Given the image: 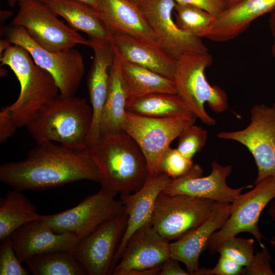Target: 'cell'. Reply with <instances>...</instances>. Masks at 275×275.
I'll return each instance as SVG.
<instances>
[{"mask_svg":"<svg viewBox=\"0 0 275 275\" xmlns=\"http://www.w3.org/2000/svg\"><path fill=\"white\" fill-rule=\"evenodd\" d=\"M19 9L11 25L23 27L40 46L52 52L73 48L77 44L89 46V40L67 26L42 3L21 0Z\"/></svg>","mask_w":275,"mask_h":275,"instance_id":"cell-9","label":"cell"},{"mask_svg":"<svg viewBox=\"0 0 275 275\" xmlns=\"http://www.w3.org/2000/svg\"><path fill=\"white\" fill-rule=\"evenodd\" d=\"M251 122L245 128L217 134L219 139L233 140L244 145L253 155L257 168L255 185L275 176V102L271 106L254 105Z\"/></svg>","mask_w":275,"mask_h":275,"instance_id":"cell-11","label":"cell"},{"mask_svg":"<svg viewBox=\"0 0 275 275\" xmlns=\"http://www.w3.org/2000/svg\"><path fill=\"white\" fill-rule=\"evenodd\" d=\"M261 251L254 254L253 258L246 267H244L242 274L275 275L271 267V255L267 247L264 245Z\"/></svg>","mask_w":275,"mask_h":275,"instance_id":"cell-35","label":"cell"},{"mask_svg":"<svg viewBox=\"0 0 275 275\" xmlns=\"http://www.w3.org/2000/svg\"><path fill=\"white\" fill-rule=\"evenodd\" d=\"M251 191L240 195L232 203L230 214L222 227L209 239L206 249L211 254H216L224 241L242 232L252 234L261 248L264 244L258 221L263 209L275 198V176L269 177L255 185Z\"/></svg>","mask_w":275,"mask_h":275,"instance_id":"cell-12","label":"cell"},{"mask_svg":"<svg viewBox=\"0 0 275 275\" xmlns=\"http://www.w3.org/2000/svg\"><path fill=\"white\" fill-rule=\"evenodd\" d=\"M120 63L128 98L153 93L177 94L173 79L127 61Z\"/></svg>","mask_w":275,"mask_h":275,"instance_id":"cell-26","label":"cell"},{"mask_svg":"<svg viewBox=\"0 0 275 275\" xmlns=\"http://www.w3.org/2000/svg\"><path fill=\"white\" fill-rule=\"evenodd\" d=\"M137 6H139L144 0H129Z\"/></svg>","mask_w":275,"mask_h":275,"instance_id":"cell-47","label":"cell"},{"mask_svg":"<svg viewBox=\"0 0 275 275\" xmlns=\"http://www.w3.org/2000/svg\"><path fill=\"white\" fill-rule=\"evenodd\" d=\"M93 110L84 98L59 93L44 104L26 126L37 143L57 142L78 149L87 148Z\"/></svg>","mask_w":275,"mask_h":275,"instance_id":"cell-3","label":"cell"},{"mask_svg":"<svg viewBox=\"0 0 275 275\" xmlns=\"http://www.w3.org/2000/svg\"><path fill=\"white\" fill-rule=\"evenodd\" d=\"M171 179L169 176L163 173L155 176H148L139 190L131 194L121 195L120 200L124 206V212L127 220L125 231L113 259L111 274L132 235L140 229L151 226L157 198Z\"/></svg>","mask_w":275,"mask_h":275,"instance_id":"cell-17","label":"cell"},{"mask_svg":"<svg viewBox=\"0 0 275 275\" xmlns=\"http://www.w3.org/2000/svg\"><path fill=\"white\" fill-rule=\"evenodd\" d=\"M102 187L117 194L139 190L149 176L147 163L134 140L124 131L105 134L88 146Z\"/></svg>","mask_w":275,"mask_h":275,"instance_id":"cell-2","label":"cell"},{"mask_svg":"<svg viewBox=\"0 0 275 275\" xmlns=\"http://www.w3.org/2000/svg\"><path fill=\"white\" fill-rule=\"evenodd\" d=\"M111 43L114 54L127 61L173 79L176 61L157 44L133 36L114 33Z\"/></svg>","mask_w":275,"mask_h":275,"instance_id":"cell-19","label":"cell"},{"mask_svg":"<svg viewBox=\"0 0 275 275\" xmlns=\"http://www.w3.org/2000/svg\"><path fill=\"white\" fill-rule=\"evenodd\" d=\"M254 240L236 236L223 242L217 248L216 253L231 259L243 267L251 262L254 256Z\"/></svg>","mask_w":275,"mask_h":275,"instance_id":"cell-31","label":"cell"},{"mask_svg":"<svg viewBox=\"0 0 275 275\" xmlns=\"http://www.w3.org/2000/svg\"><path fill=\"white\" fill-rule=\"evenodd\" d=\"M0 61L1 65L11 68L20 86L16 100L5 107L18 128L26 126L41 108L59 94V88L53 77L19 45H10L1 56Z\"/></svg>","mask_w":275,"mask_h":275,"instance_id":"cell-4","label":"cell"},{"mask_svg":"<svg viewBox=\"0 0 275 275\" xmlns=\"http://www.w3.org/2000/svg\"><path fill=\"white\" fill-rule=\"evenodd\" d=\"M268 213L275 224V200L273 201L270 204L268 210ZM270 242L275 249V233L270 240Z\"/></svg>","mask_w":275,"mask_h":275,"instance_id":"cell-40","label":"cell"},{"mask_svg":"<svg viewBox=\"0 0 275 275\" xmlns=\"http://www.w3.org/2000/svg\"><path fill=\"white\" fill-rule=\"evenodd\" d=\"M20 1L21 0H7L8 5L11 7H15L17 3H19ZM36 1H39L41 3H43L45 5H46L51 0H36Z\"/></svg>","mask_w":275,"mask_h":275,"instance_id":"cell-45","label":"cell"},{"mask_svg":"<svg viewBox=\"0 0 275 275\" xmlns=\"http://www.w3.org/2000/svg\"><path fill=\"white\" fill-rule=\"evenodd\" d=\"M244 267L235 261L220 256L217 264L212 268L213 275L242 274Z\"/></svg>","mask_w":275,"mask_h":275,"instance_id":"cell-37","label":"cell"},{"mask_svg":"<svg viewBox=\"0 0 275 275\" xmlns=\"http://www.w3.org/2000/svg\"><path fill=\"white\" fill-rule=\"evenodd\" d=\"M179 261L171 258L163 262L159 275H189L190 273L183 269Z\"/></svg>","mask_w":275,"mask_h":275,"instance_id":"cell-39","label":"cell"},{"mask_svg":"<svg viewBox=\"0 0 275 275\" xmlns=\"http://www.w3.org/2000/svg\"><path fill=\"white\" fill-rule=\"evenodd\" d=\"M7 40L19 45L30 53L35 62L53 78L60 94L74 95L85 73L84 59L79 51L70 49L52 52L40 46L22 26H11L5 30Z\"/></svg>","mask_w":275,"mask_h":275,"instance_id":"cell-10","label":"cell"},{"mask_svg":"<svg viewBox=\"0 0 275 275\" xmlns=\"http://www.w3.org/2000/svg\"><path fill=\"white\" fill-rule=\"evenodd\" d=\"M127 220L124 211L102 225L78 244L73 254L87 274H111L113 259L125 231Z\"/></svg>","mask_w":275,"mask_h":275,"instance_id":"cell-15","label":"cell"},{"mask_svg":"<svg viewBox=\"0 0 275 275\" xmlns=\"http://www.w3.org/2000/svg\"><path fill=\"white\" fill-rule=\"evenodd\" d=\"M175 0H144L139 7L157 36L160 47L177 61L186 54H204L208 49L200 38L180 29L172 18Z\"/></svg>","mask_w":275,"mask_h":275,"instance_id":"cell-13","label":"cell"},{"mask_svg":"<svg viewBox=\"0 0 275 275\" xmlns=\"http://www.w3.org/2000/svg\"><path fill=\"white\" fill-rule=\"evenodd\" d=\"M176 3L188 5L202 9L216 17L226 9L224 0H175Z\"/></svg>","mask_w":275,"mask_h":275,"instance_id":"cell-36","label":"cell"},{"mask_svg":"<svg viewBox=\"0 0 275 275\" xmlns=\"http://www.w3.org/2000/svg\"><path fill=\"white\" fill-rule=\"evenodd\" d=\"M45 5L55 15L64 18L74 29L86 33L89 38L112 43L113 33L100 12L72 0H51Z\"/></svg>","mask_w":275,"mask_h":275,"instance_id":"cell-24","label":"cell"},{"mask_svg":"<svg viewBox=\"0 0 275 275\" xmlns=\"http://www.w3.org/2000/svg\"><path fill=\"white\" fill-rule=\"evenodd\" d=\"M128 98L121 75L120 60L114 54L109 73L106 100L100 120V136L123 130L122 126L126 112Z\"/></svg>","mask_w":275,"mask_h":275,"instance_id":"cell-25","label":"cell"},{"mask_svg":"<svg viewBox=\"0 0 275 275\" xmlns=\"http://www.w3.org/2000/svg\"><path fill=\"white\" fill-rule=\"evenodd\" d=\"M212 61L208 52L184 54L176 61L173 79L177 94L191 113L208 126L215 125L216 121L205 111L206 102L218 114L229 108L226 92L219 86H211L205 77V70L212 65Z\"/></svg>","mask_w":275,"mask_h":275,"instance_id":"cell-5","label":"cell"},{"mask_svg":"<svg viewBox=\"0 0 275 275\" xmlns=\"http://www.w3.org/2000/svg\"><path fill=\"white\" fill-rule=\"evenodd\" d=\"M35 206L21 191L12 189L0 200V240L3 241L22 226L39 219Z\"/></svg>","mask_w":275,"mask_h":275,"instance_id":"cell-27","label":"cell"},{"mask_svg":"<svg viewBox=\"0 0 275 275\" xmlns=\"http://www.w3.org/2000/svg\"><path fill=\"white\" fill-rule=\"evenodd\" d=\"M100 12L114 33H122L159 45V39L140 7L129 0H99Z\"/></svg>","mask_w":275,"mask_h":275,"instance_id":"cell-23","label":"cell"},{"mask_svg":"<svg viewBox=\"0 0 275 275\" xmlns=\"http://www.w3.org/2000/svg\"><path fill=\"white\" fill-rule=\"evenodd\" d=\"M12 12L10 10H1V20L4 21L7 19L12 15Z\"/></svg>","mask_w":275,"mask_h":275,"instance_id":"cell-44","label":"cell"},{"mask_svg":"<svg viewBox=\"0 0 275 275\" xmlns=\"http://www.w3.org/2000/svg\"><path fill=\"white\" fill-rule=\"evenodd\" d=\"M16 255L22 262L42 254L57 251L73 252L80 241L73 234L59 233L40 219L29 223L11 236Z\"/></svg>","mask_w":275,"mask_h":275,"instance_id":"cell-18","label":"cell"},{"mask_svg":"<svg viewBox=\"0 0 275 275\" xmlns=\"http://www.w3.org/2000/svg\"><path fill=\"white\" fill-rule=\"evenodd\" d=\"M271 52L272 55L275 58V40L272 44V48H271Z\"/></svg>","mask_w":275,"mask_h":275,"instance_id":"cell-48","label":"cell"},{"mask_svg":"<svg viewBox=\"0 0 275 275\" xmlns=\"http://www.w3.org/2000/svg\"><path fill=\"white\" fill-rule=\"evenodd\" d=\"M25 263L30 271L35 275L87 274L73 252L57 251L40 254Z\"/></svg>","mask_w":275,"mask_h":275,"instance_id":"cell-29","label":"cell"},{"mask_svg":"<svg viewBox=\"0 0 275 275\" xmlns=\"http://www.w3.org/2000/svg\"><path fill=\"white\" fill-rule=\"evenodd\" d=\"M240 1L241 0H224L226 8L235 5Z\"/></svg>","mask_w":275,"mask_h":275,"instance_id":"cell-46","label":"cell"},{"mask_svg":"<svg viewBox=\"0 0 275 275\" xmlns=\"http://www.w3.org/2000/svg\"><path fill=\"white\" fill-rule=\"evenodd\" d=\"M37 144L23 160L1 165L3 183L21 191L42 190L84 180L100 183L88 148L74 149L52 142Z\"/></svg>","mask_w":275,"mask_h":275,"instance_id":"cell-1","label":"cell"},{"mask_svg":"<svg viewBox=\"0 0 275 275\" xmlns=\"http://www.w3.org/2000/svg\"><path fill=\"white\" fill-rule=\"evenodd\" d=\"M17 128L9 112L3 107L0 112V143L3 144L13 136Z\"/></svg>","mask_w":275,"mask_h":275,"instance_id":"cell-38","label":"cell"},{"mask_svg":"<svg viewBox=\"0 0 275 275\" xmlns=\"http://www.w3.org/2000/svg\"><path fill=\"white\" fill-rule=\"evenodd\" d=\"M75 2L87 5L97 11L100 12V5L99 0H72Z\"/></svg>","mask_w":275,"mask_h":275,"instance_id":"cell-41","label":"cell"},{"mask_svg":"<svg viewBox=\"0 0 275 275\" xmlns=\"http://www.w3.org/2000/svg\"><path fill=\"white\" fill-rule=\"evenodd\" d=\"M126 111L140 116L157 118L195 116L177 94L153 93L129 98Z\"/></svg>","mask_w":275,"mask_h":275,"instance_id":"cell-28","label":"cell"},{"mask_svg":"<svg viewBox=\"0 0 275 275\" xmlns=\"http://www.w3.org/2000/svg\"><path fill=\"white\" fill-rule=\"evenodd\" d=\"M94 51V59L87 77V87L93 110V122L87 139V146L100 136V123L106 100L109 74L108 69L114 60V53L111 43L89 38Z\"/></svg>","mask_w":275,"mask_h":275,"instance_id":"cell-20","label":"cell"},{"mask_svg":"<svg viewBox=\"0 0 275 275\" xmlns=\"http://www.w3.org/2000/svg\"><path fill=\"white\" fill-rule=\"evenodd\" d=\"M11 42L8 40L1 39L0 41V56L2 55L5 50L11 45Z\"/></svg>","mask_w":275,"mask_h":275,"instance_id":"cell-43","label":"cell"},{"mask_svg":"<svg viewBox=\"0 0 275 275\" xmlns=\"http://www.w3.org/2000/svg\"><path fill=\"white\" fill-rule=\"evenodd\" d=\"M171 258L170 243L151 226L135 232L128 240L113 275H159Z\"/></svg>","mask_w":275,"mask_h":275,"instance_id":"cell-14","label":"cell"},{"mask_svg":"<svg viewBox=\"0 0 275 275\" xmlns=\"http://www.w3.org/2000/svg\"><path fill=\"white\" fill-rule=\"evenodd\" d=\"M0 246V275H29L15 251L11 237L2 241Z\"/></svg>","mask_w":275,"mask_h":275,"instance_id":"cell-34","label":"cell"},{"mask_svg":"<svg viewBox=\"0 0 275 275\" xmlns=\"http://www.w3.org/2000/svg\"><path fill=\"white\" fill-rule=\"evenodd\" d=\"M117 194L102 187L76 206L54 214L41 215L40 220L54 231L73 234L81 241L124 211L122 202L116 199Z\"/></svg>","mask_w":275,"mask_h":275,"instance_id":"cell-8","label":"cell"},{"mask_svg":"<svg viewBox=\"0 0 275 275\" xmlns=\"http://www.w3.org/2000/svg\"><path fill=\"white\" fill-rule=\"evenodd\" d=\"M196 116L151 118L126 112L122 130L136 142L146 158L149 176L160 173L162 156L172 141L196 122Z\"/></svg>","mask_w":275,"mask_h":275,"instance_id":"cell-7","label":"cell"},{"mask_svg":"<svg viewBox=\"0 0 275 275\" xmlns=\"http://www.w3.org/2000/svg\"><path fill=\"white\" fill-rule=\"evenodd\" d=\"M274 8L275 0H241L215 17L205 37L216 42L233 39L247 29L253 21Z\"/></svg>","mask_w":275,"mask_h":275,"instance_id":"cell-22","label":"cell"},{"mask_svg":"<svg viewBox=\"0 0 275 275\" xmlns=\"http://www.w3.org/2000/svg\"><path fill=\"white\" fill-rule=\"evenodd\" d=\"M268 24L271 34L275 38V8L270 12Z\"/></svg>","mask_w":275,"mask_h":275,"instance_id":"cell-42","label":"cell"},{"mask_svg":"<svg viewBox=\"0 0 275 275\" xmlns=\"http://www.w3.org/2000/svg\"><path fill=\"white\" fill-rule=\"evenodd\" d=\"M222 203L162 191L155 203L151 226L167 241H176L203 223Z\"/></svg>","mask_w":275,"mask_h":275,"instance_id":"cell-6","label":"cell"},{"mask_svg":"<svg viewBox=\"0 0 275 275\" xmlns=\"http://www.w3.org/2000/svg\"><path fill=\"white\" fill-rule=\"evenodd\" d=\"M207 138V131L193 124L179 135L177 149L184 156L192 159L204 147Z\"/></svg>","mask_w":275,"mask_h":275,"instance_id":"cell-32","label":"cell"},{"mask_svg":"<svg viewBox=\"0 0 275 275\" xmlns=\"http://www.w3.org/2000/svg\"><path fill=\"white\" fill-rule=\"evenodd\" d=\"M231 209V203H222L201 225L170 243L171 258L182 262L190 274L194 275L199 268L201 254L206 249L212 235L224 224Z\"/></svg>","mask_w":275,"mask_h":275,"instance_id":"cell-21","label":"cell"},{"mask_svg":"<svg viewBox=\"0 0 275 275\" xmlns=\"http://www.w3.org/2000/svg\"><path fill=\"white\" fill-rule=\"evenodd\" d=\"M192 159L184 156L177 148L169 147L164 152L160 163V173L176 179L186 174L193 168Z\"/></svg>","mask_w":275,"mask_h":275,"instance_id":"cell-33","label":"cell"},{"mask_svg":"<svg viewBox=\"0 0 275 275\" xmlns=\"http://www.w3.org/2000/svg\"><path fill=\"white\" fill-rule=\"evenodd\" d=\"M175 23L183 31L201 38L205 37L215 17L199 8L176 3L174 8Z\"/></svg>","mask_w":275,"mask_h":275,"instance_id":"cell-30","label":"cell"},{"mask_svg":"<svg viewBox=\"0 0 275 275\" xmlns=\"http://www.w3.org/2000/svg\"><path fill=\"white\" fill-rule=\"evenodd\" d=\"M211 167L210 174L203 177L202 168L198 164H194L185 175L171 179L163 191L231 203L241 194L243 189L252 187V185H248L233 188L228 185L226 179L232 173L231 165L223 166L215 160L212 162Z\"/></svg>","mask_w":275,"mask_h":275,"instance_id":"cell-16","label":"cell"}]
</instances>
